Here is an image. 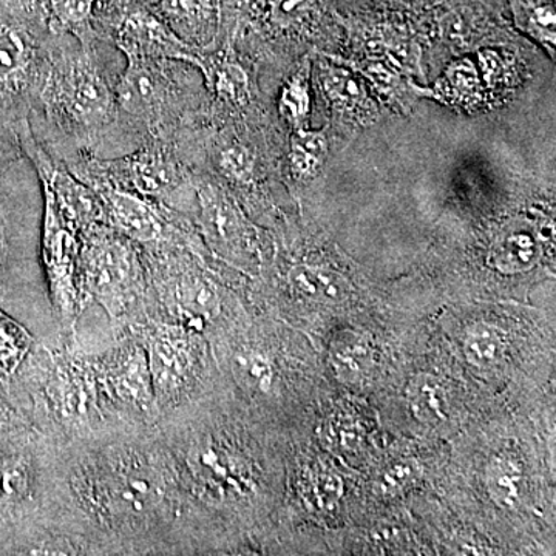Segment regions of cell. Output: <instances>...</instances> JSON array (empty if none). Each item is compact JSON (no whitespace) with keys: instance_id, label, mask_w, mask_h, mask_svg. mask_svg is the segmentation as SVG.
Instances as JSON below:
<instances>
[{"instance_id":"1","label":"cell","mask_w":556,"mask_h":556,"mask_svg":"<svg viewBox=\"0 0 556 556\" xmlns=\"http://www.w3.org/2000/svg\"><path fill=\"white\" fill-rule=\"evenodd\" d=\"M38 521L67 536L79 555L197 554L155 424L43 438Z\"/></svg>"},{"instance_id":"2","label":"cell","mask_w":556,"mask_h":556,"mask_svg":"<svg viewBox=\"0 0 556 556\" xmlns=\"http://www.w3.org/2000/svg\"><path fill=\"white\" fill-rule=\"evenodd\" d=\"M204 393L163 413L155 424L185 501L197 554L204 551L212 521L252 506L263 489L258 460L212 419Z\"/></svg>"},{"instance_id":"3","label":"cell","mask_w":556,"mask_h":556,"mask_svg":"<svg viewBox=\"0 0 556 556\" xmlns=\"http://www.w3.org/2000/svg\"><path fill=\"white\" fill-rule=\"evenodd\" d=\"M101 328L78 324L72 334L36 339L20 371L28 422L49 441H70L124 426L110 415L97 369L94 345Z\"/></svg>"},{"instance_id":"4","label":"cell","mask_w":556,"mask_h":556,"mask_svg":"<svg viewBox=\"0 0 556 556\" xmlns=\"http://www.w3.org/2000/svg\"><path fill=\"white\" fill-rule=\"evenodd\" d=\"M76 285L83 313L100 306L116 331L148 318V269L142 248L105 223L80 233Z\"/></svg>"},{"instance_id":"5","label":"cell","mask_w":556,"mask_h":556,"mask_svg":"<svg viewBox=\"0 0 556 556\" xmlns=\"http://www.w3.org/2000/svg\"><path fill=\"white\" fill-rule=\"evenodd\" d=\"M126 329L144 348L160 416L206 391V336L156 318Z\"/></svg>"},{"instance_id":"6","label":"cell","mask_w":556,"mask_h":556,"mask_svg":"<svg viewBox=\"0 0 556 556\" xmlns=\"http://www.w3.org/2000/svg\"><path fill=\"white\" fill-rule=\"evenodd\" d=\"M94 369L110 415L124 426H152L160 413L144 348L127 329L105 324L94 345Z\"/></svg>"},{"instance_id":"7","label":"cell","mask_w":556,"mask_h":556,"mask_svg":"<svg viewBox=\"0 0 556 556\" xmlns=\"http://www.w3.org/2000/svg\"><path fill=\"white\" fill-rule=\"evenodd\" d=\"M43 438L31 427L14 428L0 441V527L24 529L40 514Z\"/></svg>"},{"instance_id":"8","label":"cell","mask_w":556,"mask_h":556,"mask_svg":"<svg viewBox=\"0 0 556 556\" xmlns=\"http://www.w3.org/2000/svg\"><path fill=\"white\" fill-rule=\"evenodd\" d=\"M80 233L62 217L50 195L43 193L42 263L51 305L65 334L78 327L80 309L78 258Z\"/></svg>"},{"instance_id":"9","label":"cell","mask_w":556,"mask_h":556,"mask_svg":"<svg viewBox=\"0 0 556 556\" xmlns=\"http://www.w3.org/2000/svg\"><path fill=\"white\" fill-rule=\"evenodd\" d=\"M54 101L68 119L80 127H97L109 119L113 97L89 60L70 62L56 73Z\"/></svg>"},{"instance_id":"10","label":"cell","mask_w":556,"mask_h":556,"mask_svg":"<svg viewBox=\"0 0 556 556\" xmlns=\"http://www.w3.org/2000/svg\"><path fill=\"white\" fill-rule=\"evenodd\" d=\"M108 225L141 248L160 247L179 240V230L161 215L152 203L124 189H104L98 193Z\"/></svg>"},{"instance_id":"11","label":"cell","mask_w":556,"mask_h":556,"mask_svg":"<svg viewBox=\"0 0 556 556\" xmlns=\"http://www.w3.org/2000/svg\"><path fill=\"white\" fill-rule=\"evenodd\" d=\"M199 204L201 230L212 249L228 258L252 255L254 232L228 195L214 186H201Z\"/></svg>"},{"instance_id":"12","label":"cell","mask_w":556,"mask_h":556,"mask_svg":"<svg viewBox=\"0 0 556 556\" xmlns=\"http://www.w3.org/2000/svg\"><path fill=\"white\" fill-rule=\"evenodd\" d=\"M118 46L126 58L144 61H186L200 67L201 58L166 25L146 14H134L119 28Z\"/></svg>"},{"instance_id":"13","label":"cell","mask_w":556,"mask_h":556,"mask_svg":"<svg viewBox=\"0 0 556 556\" xmlns=\"http://www.w3.org/2000/svg\"><path fill=\"white\" fill-rule=\"evenodd\" d=\"M226 367L233 386L251 401H268L277 391L278 369L268 348L248 340L233 343Z\"/></svg>"},{"instance_id":"14","label":"cell","mask_w":556,"mask_h":556,"mask_svg":"<svg viewBox=\"0 0 556 556\" xmlns=\"http://www.w3.org/2000/svg\"><path fill=\"white\" fill-rule=\"evenodd\" d=\"M321 90L340 115L368 124L379 115L378 105L371 100L365 79L345 65L321 64L318 68Z\"/></svg>"},{"instance_id":"15","label":"cell","mask_w":556,"mask_h":556,"mask_svg":"<svg viewBox=\"0 0 556 556\" xmlns=\"http://www.w3.org/2000/svg\"><path fill=\"white\" fill-rule=\"evenodd\" d=\"M129 65L118 84L115 100L135 116L152 118L164 101V84L152 61L127 58Z\"/></svg>"},{"instance_id":"16","label":"cell","mask_w":556,"mask_h":556,"mask_svg":"<svg viewBox=\"0 0 556 556\" xmlns=\"http://www.w3.org/2000/svg\"><path fill=\"white\" fill-rule=\"evenodd\" d=\"M121 174L126 177L129 192L146 199H159L166 195L177 185V167L169 156L160 150H141L119 164Z\"/></svg>"},{"instance_id":"17","label":"cell","mask_w":556,"mask_h":556,"mask_svg":"<svg viewBox=\"0 0 556 556\" xmlns=\"http://www.w3.org/2000/svg\"><path fill=\"white\" fill-rule=\"evenodd\" d=\"M328 362L340 382L356 387L371 378L378 365V354L367 336L348 329L332 340Z\"/></svg>"},{"instance_id":"18","label":"cell","mask_w":556,"mask_h":556,"mask_svg":"<svg viewBox=\"0 0 556 556\" xmlns=\"http://www.w3.org/2000/svg\"><path fill=\"white\" fill-rule=\"evenodd\" d=\"M540 257L536 237L521 226H514L497 236L489 252L490 266L504 276L529 273L535 268Z\"/></svg>"},{"instance_id":"19","label":"cell","mask_w":556,"mask_h":556,"mask_svg":"<svg viewBox=\"0 0 556 556\" xmlns=\"http://www.w3.org/2000/svg\"><path fill=\"white\" fill-rule=\"evenodd\" d=\"M484 90L478 65L470 58L452 62L431 89L433 100L466 110L481 104Z\"/></svg>"},{"instance_id":"20","label":"cell","mask_w":556,"mask_h":556,"mask_svg":"<svg viewBox=\"0 0 556 556\" xmlns=\"http://www.w3.org/2000/svg\"><path fill=\"white\" fill-rule=\"evenodd\" d=\"M348 64L358 75L364 76V79H367L383 98L401 109H408L412 101H416L417 98H433L431 89L417 86L399 70L391 67L388 62L368 58L365 61L348 62Z\"/></svg>"},{"instance_id":"21","label":"cell","mask_w":556,"mask_h":556,"mask_svg":"<svg viewBox=\"0 0 556 556\" xmlns=\"http://www.w3.org/2000/svg\"><path fill=\"white\" fill-rule=\"evenodd\" d=\"M287 280L294 294L316 302L340 303L351 294V285L346 278L324 266H292L288 270Z\"/></svg>"},{"instance_id":"22","label":"cell","mask_w":556,"mask_h":556,"mask_svg":"<svg viewBox=\"0 0 556 556\" xmlns=\"http://www.w3.org/2000/svg\"><path fill=\"white\" fill-rule=\"evenodd\" d=\"M485 486L490 500L503 510L521 506L526 495V471L521 460L510 455L492 457L485 470Z\"/></svg>"},{"instance_id":"23","label":"cell","mask_w":556,"mask_h":556,"mask_svg":"<svg viewBox=\"0 0 556 556\" xmlns=\"http://www.w3.org/2000/svg\"><path fill=\"white\" fill-rule=\"evenodd\" d=\"M515 27L540 43L555 60L556 10L554 0H507Z\"/></svg>"},{"instance_id":"24","label":"cell","mask_w":556,"mask_h":556,"mask_svg":"<svg viewBox=\"0 0 556 556\" xmlns=\"http://www.w3.org/2000/svg\"><path fill=\"white\" fill-rule=\"evenodd\" d=\"M31 60L28 39L14 28H0V97H13L27 83Z\"/></svg>"},{"instance_id":"25","label":"cell","mask_w":556,"mask_h":556,"mask_svg":"<svg viewBox=\"0 0 556 556\" xmlns=\"http://www.w3.org/2000/svg\"><path fill=\"white\" fill-rule=\"evenodd\" d=\"M407 402L413 417L424 426H439L450 416V401L445 387L437 376H413L407 387Z\"/></svg>"},{"instance_id":"26","label":"cell","mask_w":556,"mask_h":556,"mask_svg":"<svg viewBox=\"0 0 556 556\" xmlns=\"http://www.w3.org/2000/svg\"><path fill=\"white\" fill-rule=\"evenodd\" d=\"M36 336L21 321L0 309V383L10 386L27 361Z\"/></svg>"},{"instance_id":"27","label":"cell","mask_w":556,"mask_h":556,"mask_svg":"<svg viewBox=\"0 0 556 556\" xmlns=\"http://www.w3.org/2000/svg\"><path fill=\"white\" fill-rule=\"evenodd\" d=\"M508 346L507 332L497 325L478 321L467 329L463 350L471 367L486 369L503 361Z\"/></svg>"},{"instance_id":"28","label":"cell","mask_w":556,"mask_h":556,"mask_svg":"<svg viewBox=\"0 0 556 556\" xmlns=\"http://www.w3.org/2000/svg\"><path fill=\"white\" fill-rule=\"evenodd\" d=\"M328 156V138L324 130L306 129L294 130L291 138L292 175L298 179H311L316 177Z\"/></svg>"},{"instance_id":"29","label":"cell","mask_w":556,"mask_h":556,"mask_svg":"<svg viewBox=\"0 0 556 556\" xmlns=\"http://www.w3.org/2000/svg\"><path fill=\"white\" fill-rule=\"evenodd\" d=\"M311 105V64L306 60L281 89L278 112L292 129H306L309 127Z\"/></svg>"},{"instance_id":"30","label":"cell","mask_w":556,"mask_h":556,"mask_svg":"<svg viewBox=\"0 0 556 556\" xmlns=\"http://www.w3.org/2000/svg\"><path fill=\"white\" fill-rule=\"evenodd\" d=\"M201 72L214 86L219 97L232 102H241L248 97V76L236 62L225 61L218 65L201 60Z\"/></svg>"},{"instance_id":"31","label":"cell","mask_w":556,"mask_h":556,"mask_svg":"<svg viewBox=\"0 0 556 556\" xmlns=\"http://www.w3.org/2000/svg\"><path fill=\"white\" fill-rule=\"evenodd\" d=\"M419 475V464L415 459L397 460L388 466L380 475L379 493H382L383 496H396L415 484Z\"/></svg>"},{"instance_id":"32","label":"cell","mask_w":556,"mask_h":556,"mask_svg":"<svg viewBox=\"0 0 556 556\" xmlns=\"http://www.w3.org/2000/svg\"><path fill=\"white\" fill-rule=\"evenodd\" d=\"M222 170L237 182H249L254 177L255 156L251 149L244 146H232L223 150L219 156Z\"/></svg>"},{"instance_id":"33","label":"cell","mask_w":556,"mask_h":556,"mask_svg":"<svg viewBox=\"0 0 556 556\" xmlns=\"http://www.w3.org/2000/svg\"><path fill=\"white\" fill-rule=\"evenodd\" d=\"M167 16L178 24L197 25L206 21L211 13L208 0H163Z\"/></svg>"},{"instance_id":"34","label":"cell","mask_w":556,"mask_h":556,"mask_svg":"<svg viewBox=\"0 0 556 556\" xmlns=\"http://www.w3.org/2000/svg\"><path fill=\"white\" fill-rule=\"evenodd\" d=\"M93 0H53V13L64 28L84 27L89 21Z\"/></svg>"},{"instance_id":"35","label":"cell","mask_w":556,"mask_h":556,"mask_svg":"<svg viewBox=\"0 0 556 556\" xmlns=\"http://www.w3.org/2000/svg\"><path fill=\"white\" fill-rule=\"evenodd\" d=\"M313 5L314 0H274L273 20L280 27H291L305 20Z\"/></svg>"},{"instance_id":"36","label":"cell","mask_w":556,"mask_h":556,"mask_svg":"<svg viewBox=\"0 0 556 556\" xmlns=\"http://www.w3.org/2000/svg\"><path fill=\"white\" fill-rule=\"evenodd\" d=\"M342 479L334 473H318L314 479V496L318 506L331 507L342 497Z\"/></svg>"},{"instance_id":"37","label":"cell","mask_w":556,"mask_h":556,"mask_svg":"<svg viewBox=\"0 0 556 556\" xmlns=\"http://www.w3.org/2000/svg\"><path fill=\"white\" fill-rule=\"evenodd\" d=\"M478 70L481 75L482 83L486 89H495L497 84L501 83L504 73L503 58L495 50H481L478 53Z\"/></svg>"},{"instance_id":"38","label":"cell","mask_w":556,"mask_h":556,"mask_svg":"<svg viewBox=\"0 0 556 556\" xmlns=\"http://www.w3.org/2000/svg\"><path fill=\"white\" fill-rule=\"evenodd\" d=\"M332 438H334L336 445L343 450H354L361 442V434H358L356 428L345 422L334 427Z\"/></svg>"},{"instance_id":"39","label":"cell","mask_w":556,"mask_h":556,"mask_svg":"<svg viewBox=\"0 0 556 556\" xmlns=\"http://www.w3.org/2000/svg\"><path fill=\"white\" fill-rule=\"evenodd\" d=\"M3 258H5V243H3L2 230H0V265H2Z\"/></svg>"}]
</instances>
